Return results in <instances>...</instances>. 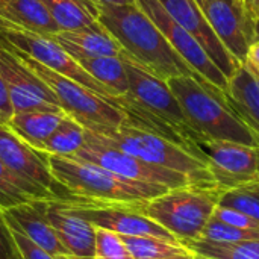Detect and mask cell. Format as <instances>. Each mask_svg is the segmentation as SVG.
I'll return each mask as SVG.
<instances>
[{"label":"cell","instance_id":"ab89813d","mask_svg":"<svg viewBox=\"0 0 259 259\" xmlns=\"http://www.w3.org/2000/svg\"><path fill=\"white\" fill-rule=\"evenodd\" d=\"M258 36H259V23H258Z\"/></svg>","mask_w":259,"mask_h":259},{"label":"cell","instance_id":"1f68e13d","mask_svg":"<svg viewBox=\"0 0 259 259\" xmlns=\"http://www.w3.org/2000/svg\"><path fill=\"white\" fill-rule=\"evenodd\" d=\"M212 217L226 225L235 226V228H241V229H247V231H259V223L256 220H253L252 217H249L237 209H232V208H225V206L217 205Z\"/></svg>","mask_w":259,"mask_h":259},{"label":"cell","instance_id":"484cf974","mask_svg":"<svg viewBox=\"0 0 259 259\" xmlns=\"http://www.w3.org/2000/svg\"><path fill=\"white\" fill-rule=\"evenodd\" d=\"M85 144V127L74 118L65 115L53 134L44 141L41 152L46 155L73 158Z\"/></svg>","mask_w":259,"mask_h":259},{"label":"cell","instance_id":"7402d4cb","mask_svg":"<svg viewBox=\"0 0 259 259\" xmlns=\"http://www.w3.org/2000/svg\"><path fill=\"white\" fill-rule=\"evenodd\" d=\"M67 114L50 111H23L14 112L6 124L29 146L41 152L44 141L53 134Z\"/></svg>","mask_w":259,"mask_h":259},{"label":"cell","instance_id":"d4e9b609","mask_svg":"<svg viewBox=\"0 0 259 259\" xmlns=\"http://www.w3.org/2000/svg\"><path fill=\"white\" fill-rule=\"evenodd\" d=\"M132 259H194L188 247L155 237H121Z\"/></svg>","mask_w":259,"mask_h":259},{"label":"cell","instance_id":"ac0fdd59","mask_svg":"<svg viewBox=\"0 0 259 259\" xmlns=\"http://www.w3.org/2000/svg\"><path fill=\"white\" fill-rule=\"evenodd\" d=\"M46 200L47 199L32 200L3 211L5 220L11 229H15L24 235L29 241L36 244L49 255L58 259H71L47 220L44 205Z\"/></svg>","mask_w":259,"mask_h":259},{"label":"cell","instance_id":"52a82bcc","mask_svg":"<svg viewBox=\"0 0 259 259\" xmlns=\"http://www.w3.org/2000/svg\"><path fill=\"white\" fill-rule=\"evenodd\" d=\"M94 135L100 141L117 147L132 156H137L149 164L179 171L188 176L197 185L219 187L209 171L208 164L203 159L193 155L181 144L170 141L158 134L123 124L105 135Z\"/></svg>","mask_w":259,"mask_h":259},{"label":"cell","instance_id":"60d3db41","mask_svg":"<svg viewBox=\"0 0 259 259\" xmlns=\"http://www.w3.org/2000/svg\"><path fill=\"white\" fill-rule=\"evenodd\" d=\"M0 2H2V0H0Z\"/></svg>","mask_w":259,"mask_h":259},{"label":"cell","instance_id":"7a4b0ae2","mask_svg":"<svg viewBox=\"0 0 259 259\" xmlns=\"http://www.w3.org/2000/svg\"><path fill=\"white\" fill-rule=\"evenodd\" d=\"M181 103L193 131L203 141H229L259 146V138L228 105L225 94L193 76H175L167 80Z\"/></svg>","mask_w":259,"mask_h":259},{"label":"cell","instance_id":"f546056e","mask_svg":"<svg viewBox=\"0 0 259 259\" xmlns=\"http://www.w3.org/2000/svg\"><path fill=\"white\" fill-rule=\"evenodd\" d=\"M199 240L211 241V243H241V241L259 240V231H247V229L235 228L211 217Z\"/></svg>","mask_w":259,"mask_h":259},{"label":"cell","instance_id":"9a60e30c","mask_svg":"<svg viewBox=\"0 0 259 259\" xmlns=\"http://www.w3.org/2000/svg\"><path fill=\"white\" fill-rule=\"evenodd\" d=\"M215 184L234 188L259 182V146L229 141H203L200 144Z\"/></svg>","mask_w":259,"mask_h":259},{"label":"cell","instance_id":"44dd1931","mask_svg":"<svg viewBox=\"0 0 259 259\" xmlns=\"http://www.w3.org/2000/svg\"><path fill=\"white\" fill-rule=\"evenodd\" d=\"M225 99L259 138V80L244 64L228 79Z\"/></svg>","mask_w":259,"mask_h":259},{"label":"cell","instance_id":"d590c367","mask_svg":"<svg viewBox=\"0 0 259 259\" xmlns=\"http://www.w3.org/2000/svg\"><path fill=\"white\" fill-rule=\"evenodd\" d=\"M244 65L253 74V77H256L259 80V39L249 47Z\"/></svg>","mask_w":259,"mask_h":259},{"label":"cell","instance_id":"6da1fadb","mask_svg":"<svg viewBox=\"0 0 259 259\" xmlns=\"http://www.w3.org/2000/svg\"><path fill=\"white\" fill-rule=\"evenodd\" d=\"M99 21L112 33L121 49L153 76L162 80L175 76H193L208 85L179 56L158 26L135 3L100 5Z\"/></svg>","mask_w":259,"mask_h":259},{"label":"cell","instance_id":"30bf717a","mask_svg":"<svg viewBox=\"0 0 259 259\" xmlns=\"http://www.w3.org/2000/svg\"><path fill=\"white\" fill-rule=\"evenodd\" d=\"M64 200L77 215L90 222L94 228L115 232L120 237H155L171 243H179L161 225L138 211L135 205L100 203L74 196Z\"/></svg>","mask_w":259,"mask_h":259},{"label":"cell","instance_id":"4316f807","mask_svg":"<svg viewBox=\"0 0 259 259\" xmlns=\"http://www.w3.org/2000/svg\"><path fill=\"white\" fill-rule=\"evenodd\" d=\"M44 199L52 200L46 193L15 176L0 161V211H8L14 206Z\"/></svg>","mask_w":259,"mask_h":259},{"label":"cell","instance_id":"3957f363","mask_svg":"<svg viewBox=\"0 0 259 259\" xmlns=\"http://www.w3.org/2000/svg\"><path fill=\"white\" fill-rule=\"evenodd\" d=\"M49 167L59 185L74 197L100 203L138 205L168 191L165 187L135 182L77 158L47 155Z\"/></svg>","mask_w":259,"mask_h":259},{"label":"cell","instance_id":"5bb4252c","mask_svg":"<svg viewBox=\"0 0 259 259\" xmlns=\"http://www.w3.org/2000/svg\"><path fill=\"white\" fill-rule=\"evenodd\" d=\"M0 73L6 82L14 112H64L53 91L0 38ZM65 114V112H64Z\"/></svg>","mask_w":259,"mask_h":259},{"label":"cell","instance_id":"ba28073f","mask_svg":"<svg viewBox=\"0 0 259 259\" xmlns=\"http://www.w3.org/2000/svg\"><path fill=\"white\" fill-rule=\"evenodd\" d=\"M73 158L97 164L124 179L159 185L168 190L197 185L188 176L179 171H173L168 168L149 164L137 156H132L117 147H112L100 141L93 132L87 129H85V144Z\"/></svg>","mask_w":259,"mask_h":259},{"label":"cell","instance_id":"836d02e7","mask_svg":"<svg viewBox=\"0 0 259 259\" xmlns=\"http://www.w3.org/2000/svg\"><path fill=\"white\" fill-rule=\"evenodd\" d=\"M0 259H21L3 211H0Z\"/></svg>","mask_w":259,"mask_h":259},{"label":"cell","instance_id":"d6986e66","mask_svg":"<svg viewBox=\"0 0 259 259\" xmlns=\"http://www.w3.org/2000/svg\"><path fill=\"white\" fill-rule=\"evenodd\" d=\"M0 27L53 36L59 30L42 0H2Z\"/></svg>","mask_w":259,"mask_h":259},{"label":"cell","instance_id":"f1b7e54d","mask_svg":"<svg viewBox=\"0 0 259 259\" xmlns=\"http://www.w3.org/2000/svg\"><path fill=\"white\" fill-rule=\"evenodd\" d=\"M219 205L237 209L259 223V182L223 190Z\"/></svg>","mask_w":259,"mask_h":259},{"label":"cell","instance_id":"5b68a950","mask_svg":"<svg viewBox=\"0 0 259 259\" xmlns=\"http://www.w3.org/2000/svg\"><path fill=\"white\" fill-rule=\"evenodd\" d=\"M120 56L126 67L129 94L134 100L162 127L170 141L181 144L208 164L200 147L202 138L190 126L184 109L167 85V80H162L144 70L124 50Z\"/></svg>","mask_w":259,"mask_h":259},{"label":"cell","instance_id":"f35d334b","mask_svg":"<svg viewBox=\"0 0 259 259\" xmlns=\"http://www.w3.org/2000/svg\"><path fill=\"white\" fill-rule=\"evenodd\" d=\"M194 259H215V258H211V256H203V255L194 253Z\"/></svg>","mask_w":259,"mask_h":259},{"label":"cell","instance_id":"603a6c76","mask_svg":"<svg viewBox=\"0 0 259 259\" xmlns=\"http://www.w3.org/2000/svg\"><path fill=\"white\" fill-rule=\"evenodd\" d=\"M59 30H77L99 21L100 5L96 0H42Z\"/></svg>","mask_w":259,"mask_h":259},{"label":"cell","instance_id":"e0dca14e","mask_svg":"<svg viewBox=\"0 0 259 259\" xmlns=\"http://www.w3.org/2000/svg\"><path fill=\"white\" fill-rule=\"evenodd\" d=\"M46 215L71 259H96V228L64 199L46 200Z\"/></svg>","mask_w":259,"mask_h":259},{"label":"cell","instance_id":"8d00e7d4","mask_svg":"<svg viewBox=\"0 0 259 259\" xmlns=\"http://www.w3.org/2000/svg\"><path fill=\"white\" fill-rule=\"evenodd\" d=\"M243 6L246 8V11L249 12V15L259 23V0H241Z\"/></svg>","mask_w":259,"mask_h":259},{"label":"cell","instance_id":"83f0119b","mask_svg":"<svg viewBox=\"0 0 259 259\" xmlns=\"http://www.w3.org/2000/svg\"><path fill=\"white\" fill-rule=\"evenodd\" d=\"M191 252L215 259H259V240L241 243H211L196 240L187 243Z\"/></svg>","mask_w":259,"mask_h":259},{"label":"cell","instance_id":"4fadbf2b","mask_svg":"<svg viewBox=\"0 0 259 259\" xmlns=\"http://www.w3.org/2000/svg\"><path fill=\"white\" fill-rule=\"evenodd\" d=\"M206 21L228 52L244 64L249 47L258 41V24L241 0H196Z\"/></svg>","mask_w":259,"mask_h":259},{"label":"cell","instance_id":"74e56055","mask_svg":"<svg viewBox=\"0 0 259 259\" xmlns=\"http://www.w3.org/2000/svg\"><path fill=\"white\" fill-rule=\"evenodd\" d=\"M100 5H132L134 0H96Z\"/></svg>","mask_w":259,"mask_h":259},{"label":"cell","instance_id":"8fae6325","mask_svg":"<svg viewBox=\"0 0 259 259\" xmlns=\"http://www.w3.org/2000/svg\"><path fill=\"white\" fill-rule=\"evenodd\" d=\"M134 3L158 26L171 47L179 56L212 88L220 93L228 90V77L209 58L202 44L178 21H175L168 12L161 6L158 0H134Z\"/></svg>","mask_w":259,"mask_h":259},{"label":"cell","instance_id":"d6a6232c","mask_svg":"<svg viewBox=\"0 0 259 259\" xmlns=\"http://www.w3.org/2000/svg\"><path fill=\"white\" fill-rule=\"evenodd\" d=\"M11 229V228H9ZM11 234L14 237L17 250L20 253L21 259H58L52 255H49L47 252H44L42 249H39L36 244H33L32 241H29L24 235H21L20 232H17L15 229H11Z\"/></svg>","mask_w":259,"mask_h":259},{"label":"cell","instance_id":"7c38bea8","mask_svg":"<svg viewBox=\"0 0 259 259\" xmlns=\"http://www.w3.org/2000/svg\"><path fill=\"white\" fill-rule=\"evenodd\" d=\"M0 161L20 179L46 193L52 200L71 197L53 178L47 155L29 146L0 123Z\"/></svg>","mask_w":259,"mask_h":259},{"label":"cell","instance_id":"277c9868","mask_svg":"<svg viewBox=\"0 0 259 259\" xmlns=\"http://www.w3.org/2000/svg\"><path fill=\"white\" fill-rule=\"evenodd\" d=\"M222 191L220 187L188 185L168 190L135 206L185 246L200 238L219 205Z\"/></svg>","mask_w":259,"mask_h":259},{"label":"cell","instance_id":"ffe728a7","mask_svg":"<svg viewBox=\"0 0 259 259\" xmlns=\"http://www.w3.org/2000/svg\"><path fill=\"white\" fill-rule=\"evenodd\" d=\"M52 38L61 44L73 58L120 56L123 52L118 41L100 21L77 30H61Z\"/></svg>","mask_w":259,"mask_h":259},{"label":"cell","instance_id":"2e32d148","mask_svg":"<svg viewBox=\"0 0 259 259\" xmlns=\"http://www.w3.org/2000/svg\"><path fill=\"white\" fill-rule=\"evenodd\" d=\"M168 15L185 27L206 50L209 58L229 79L241 65L222 44L196 0H158Z\"/></svg>","mask_w":259,"mask_h":259},{"label":"cell","instance_id":"e575fe53","mask_svg":"<svg viewBox=\"0 0 259 259\" xmlns=\"http://www.w3.org/2000/svg\"><path fill=\"white\" fill-rule=\"evenodd\" d=\"M14 115V106L9 97V91L6 87V82L0 73V123L2 124H8L9 120Z\"/></svg>","mask_w":259,"mask_h":259},{"label":"cell","instance_id":"8992f818","mask_svg":"<svg viewBox=\"0 0 259 259\" xmlns=\"http://www.w3.org/2000/svg\"><path fill=\"white\" fill-rule=\"evenodd\" d=\"M6 46L23 61L24 65H27L53 91V94L56 96L61 105V109L68 117L80 123L87 131H91L99 135H105L126 124L127 121L126 114L106 97L44 67L42 64L27 56L26 53L17 50L15 47L9 46L8 42Z\"/></svg>","mask_w":259,"mask_h":259},{"label":"cell","instance_id":"9c48e42d","mask_svg":"<svg viewBox=\"0 0 259 259\" xmlns=\"http://www.w3.org/2000/svg\"><path fill=\"white\" fill-rule=\"evenodd\" d=\"M0 36L17 50L33 58L44 67L90 88L91 91L106 97L120 108V97L108 90L103 83L96 80L61 44H58L52 36L38 35L26 30L0 27ZM121 109V108H120Z\"/></svg>","mask_w":259,"mask_h":259},{"label":"cell","instance_id":"4dcf8cb0","mask_svg":"<svg viewBox=\"0 0 259 259\" xmlns=\"http://www.w3.org/2000/svg\"><path fill=\"white\" fill-rule=\"evenodd\" d=\"M96 259H132V256L118 234L96 228Z\"/></svg>","mask_w":259,"mask_h":259},{"label":"cell","instance_id":"cb8c5ba5","mask_svg":"<svg viewBox=\"0 0 259 259\" xmlns=\"http://www.w3.org/2000/svg\"><path fill=\"white\" fill-rule=\"evenodd\" d=\"M74 59L115 96L129 93L127 73L121 56H79Z\"/></svg>","mask_w":259,"mask_h":259}]
</instances>
